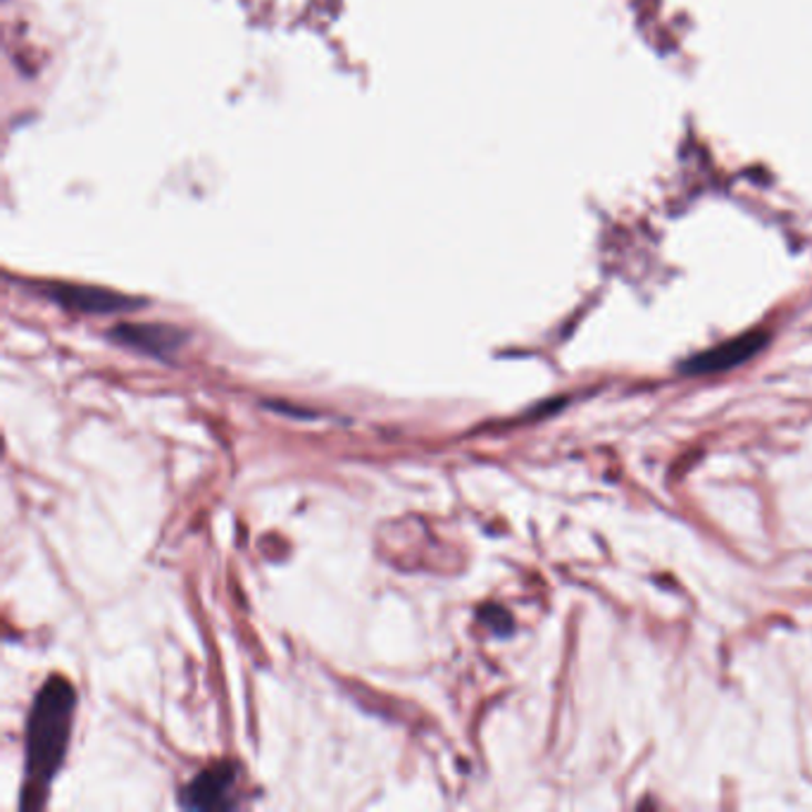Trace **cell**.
<instances>
[{
    "mask_svg": "<svg viewBox=\"0 0 812 812\" xmlns=\"http://www.w3.org/2000/svg\"><path fill=\"white\" fill-rule=\"evenodd\" d=\"M76 694L65 677L53 675L31 702L24 741L22 810L43 808L70 746Z\"/></svg>",
    "mask_w": 812,
    "mask_h": 812,
    "instance_id": "1",
    "label": "cell"
},
{
    "mask_svg": "<svg viewBox=\"0 0 812 812\" xmlns=\"http://www.w3.org/2000/svg\"><path fill=\"white\" fill-rule=\"evenodd\" d=\"M39 291L60 308L82 312V315H119V312H134L146 305V301L132 299V295L117 291L84 284H62V281H58V284H43Z\"/></svg>",
    "mask_w": 812,
    "mask_h": 812,
    "instance_id": "2",
    "label": "cell"
},
{
    "mask_svg": "<svg viewBox=\"0 0 812 812\" xmlns=\"http://www.w3.org/2000/svg\"><path fill=\"white\" fill-rule=\"evenodd\" d=\"M107 339L115 341L117 346L169 363L189 341V334L175 324L163 322H122L107 332Z\"/></svg>",
    "mask_w": 812,
    "mask_h": 812,
    "instance_id": "3",
    "label": "cell"
},
{
    "mask_svg": "<svg viewBox=\"0 0 812 812\" xmlns=\"http://www.w3.org/2000/svg\"><path fill=\"white\" fill-rule=\"evenodd\" d=\"M237 770L231 762H215L202 770L181 791L186 810H229L237 808Z\"/></svg>",
    "mask_w": 812,
    "mask_h": 812,
    "instance_id": "4",
    "label": "cell"
},
{
    "mask_svg": "<svg viewBox=\"0 0 812 812\" xmlns=\"http://www.w3.org/2000/svg\"><path fill=\"white\" fill-rule=\"evenodd\" d=\"M764 346H768V334L764 332H751L743 334L739 339H731L720 343L710 351H702L689 361L681 363V372L684 374H717V372H727L731 367H739L746 361H751L753 355H758Z\"/></svg>",
    "mask_w": 812,
    "mask_h": 812,
    "instance_id": "5",
    "label": "cell"
},
{
    "mask_svg": "<svg viewBox=\"0 0 812 812\" xmlns=\"http://www.w3.org/2000/svg\"><path fill=\"white\" fill-rule=\"evenodd\" d=\"M481 617L496 634H510V629H512L510 617H508L506 611H501V607H483Z\"/></svg>",
    "mask_w": 812,
    "mask_h": 812,
    "instance_id": "6",
    "label": "cell"
}]
</instances>
